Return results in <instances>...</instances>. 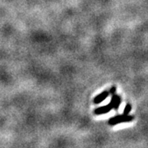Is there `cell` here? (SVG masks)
<instances>
[{"mask_svg": "<svg viewBox=\"0 0 148 148\" xmlns=\"http://www.w3.org/2000/svg\"><path fill=\"white\" fill-rule=\"evenodd\" d=\"M134 119V117L132 115H125V114H119V115H116L114 117H112L109 119V124L110 126H114V125H117L119 123H128V122L132 121Z\"/></svg>", "mask_w": 148, "mask_h": 148, "instance_id": "6da1fadb", "label": "cell"}, {"mask_svg": "<svg viewBox=\"0 0 148 148\" xmlns=\"http://www.w3.org/2000/svg\"><path fill=\"white\" fill-rule=\"evenodd\" d=\"M112 109H114V107L110 103V104H108L106 106H101V107L95 109L94 114H96V115H101V114H107V113H109L110 110H112Z\"/></svg>", "mask_w": 148, "mask_h": 148, "instance_id": "7a4b0ae2", "label": "cell"}, {"mask_svg": "<svg viewBox=\"0 0 148 148\" xmlns=\"http://www.w3.org/2000/svg\"><path fill=\"white\" fill-rule=\"evenodd\" d=\"M109 95H110V91H108V90H104L103 92H101V94L97 95L95 98H94V100H93L94 104L97 105V104L101 103L102 101L106 100V98L109 96Z\"/></svg>", "mask_w": 148, "mask_h": 148, "instance_id": "3957f363", "label": "cell"}, {"mask_svg": "<svg viewBox=\"0 0 148 148\" xmlns=\"http://www.w3.org/2000/svg\"><path fill=\"white\" fill-rule=\"evenodd\" d=\"M132 110V106L130 105V104H127L126 106H125V108H124V110H123V114H125V115H127L129 113H130V111Z\"/></svg>", "mask_w": 148, "mask_h": 148, "instance_id": "277c9868", "label": "cell"}, {"mask_svg": "<svg viewBox=\"0 0 148 148\" xmlns=\"http://www.w3.org/2000/svg\"><path fill=\"white\" fill-rule=\"evenodd\" d=\"M120 104H121V98H120V96L119 95L118 96V98H117L116 101H115V103H114V109L117 110L118 109H119V107L120 106Z\"/></svg>", "mask_w": 148, "mask_h": 148, "instance_id": "5b68a950", "label": "cell"}, {"mask_svg": "<svg viewBox=\"0 0 148 148\" xmlns=\"http://www.w3.org/2000/svg\"><path fill=\"white\" fill-rule=\"evenodd\" d=\"M115 91H116V87H115V86H112L110 88V92L113 95V94L115 93Z\"/></svg>", "mask_w": 148, "mask_h": 148, "instance_id": "8992f818", "label": "cell"}]
</instances>
